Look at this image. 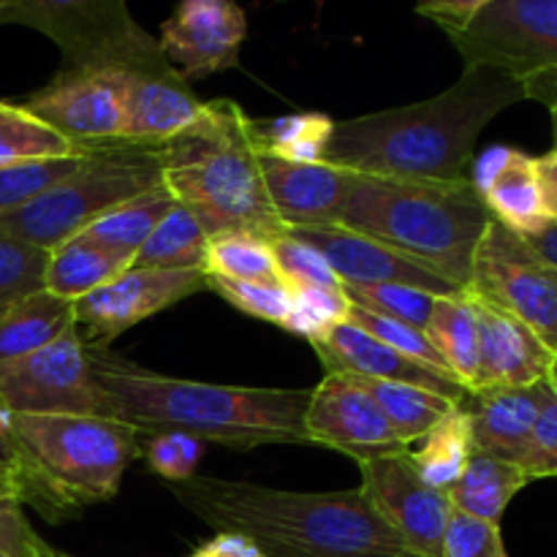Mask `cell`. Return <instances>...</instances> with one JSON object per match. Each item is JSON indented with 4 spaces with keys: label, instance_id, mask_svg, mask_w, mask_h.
Here are the masks:
<instances>
[{
    "label": "cell",
    "instance_id": "obj_1",
    "mask_svg": "<svg viewBox=\"0 0 557 557\" xmlns=\"http://www.w3.org/2000/svg\"><path fill=\"white\" fill-rule=\"evenodd\" d=\"M525 98V85L504 71L466 69L455 85L428 101L335 123L324 163L364 177L466 180L482 131Z\"/></svg>",
    "mask_w": 557,
    "mask_h": 557
},
{
    "label": "cell",
    "instance_id": "obj_2",
    "mask_svg": "<svg viewBox=\"0 0 557 557\" xmlns=\"http://www.w3.org/2000/svg\"><path fill=\"white\" fill-rule=\"evenodd\" d=\"M90 373L103 400V417L139 435L188 433L232 449L267 444H310L305 411L310 389H256L172 379L131 362L112 348L87 346Z\"/></svg>",
    "mask_w": 557,
    "mask_h": 557
},
{
    "label": "cell",
    "instance_id": "obj_3",
    "mask_svg": "<svg viewBox=\"0 0 557 557\" xmlns=\"http://www.w3.org/2000/svg\"><path fill=\"white\" fill-rule=\"evenodd\" d=\"M169 490L215 531L248 536L264 557H411L359 487L292 493L237 479L194 476Z\"/></svg>",
    "mask_w": 557,
    "mask_h": 557
},
{
    "label": "cell",
    "instance_id": "obj_4",
    "mask_svg": "<svg viewBox=\"0 0 557 557\" xmlns=\"http://www.w3.org/2000/svg\"><path fill=\"white\" fill-rule=\"evenodd\" d=\"M163 188L194 212L210 237L283 234L261 177L253 120L237 101L215 98L180 136L158 147Z\"/></svg>",
    "mask_w": 557,
    "mask_h": 557
},
{
    "label": "cell",
    "instance_id": "obj_5",
    "mask_svg": "<svg viewBox=\"0 0 557 557\" xmlns=\"http://www.w3.org/2000/svg\"><path fill=\"white\" fill-rule=\"evenodd\" d=\"M493 221L471 180L422 183L354 174L337 223L430 267L468 292L473 253Z\"/></svg>",
    "mask_w": 557,
    "mask_h": 557
},
{
    "label": "cell",
    "instance_id": "obj_6",
    "mask_svg": "<svg viewBox=\"0 0 557 557\" xmlns=\"http://www.w3.org/2000/svg\"><path fill=\"white\" fill-rule=\"evenodd\" d=\"M9 430L22 504L38 506L49 520L112 500L141 455V435L112 417L16 413Z\"/></svg>",
    "mask_w": 557,
    "mask_h": 557
},
{
    "label": "cell",
    "instance_id": "obj_7",
    "mask_svg": "<svg viewBox=\"0 0 557 557\" xmlns=\"http://www.w3.org/2000/svg\"><path fill=\"white\" fill-rule=\"evenodd\" d=\"M163 185L158 147L98 145L85 161L30 199L27 205L0 215V232L20 243L52 253L69 239L79 237L90 223L114 207Z\"/></svg>",
    "mask_w": 557,
    "mask_h": 557
},
{
    "label": "cell",
    "instance_id": "obj_8",
    "mask_svg": "<svg viewBox=\"0 0 557 557\" xmlns=\"http://www.w3.org/2000/svg\"><path fill=\"white\" fill-rule=\"evenodd\" d=\"M0 25H27L52 38L63 52V71H174L158 38L120 0H0Z\"/></svg>",
    "mask_w": 557,
    "mask_h": 557
},
{
    "label": "cell",
    "instance_id": "obj_9",
    "mask_svg": "<svg viewBox=\"0 0 557 557\" xmlns=\"http://www.w3.org/2000/svg\"><path fill=\"white\" fill-rule=\"evenodd\" d=\"M468 294L515 315L557 354V270L525 237L493 221L473 253Z\"/></svg>",
    "mask_w": 557,
    "mask_h": 557
},
{
    "label": "cell",
    "instance_id": "obj_10",
    "mask_svg": "<svg viewBox=\"0 0 557 557\" xmlns=\"http://www.w3.org/2000/svg\"><path fill=\"white\" fill-rule=\"evenodd\" d=\"M449 41L466 69L484 65L520 82L557 71V0H482Z\"/></svg>",
    "mask_w": 557,
    "mask_h": 557
},
{
    "label": "cell",
    "instance_id": "obj_11",
    "mask_svg": "<svg viewBox=\"0 0 557 557\" xmlns=\"http://www.w3.org/2000/svg\"><path fill=\"white\" fill-rule=\"evenodd\" d=\"M0 411L103 417V400L90 373L87 343L76 324L49 346L0 364Z\"/></svg>",
    "mask_w": 557,
    "mask_h": 557
},
{
    "label": "cell",
    "instance_id": "obj_12",
    "mask_svg": "<svg viewBox=\"0 0 557 557\" xmlns=\"http://www.w3.org/2000/svg\"><path fill=\"white\" fill-rule=\"evenodd\" d=\"M128 74L60 71L44 90L20 101L30 117L74 147L114 145L123 139Z\"/></svg>",
    "mask_w": 557,
    "mask_h": 557
},
{
    "label": "cell",
    "instance_id": "obj_13",
    "mask_svg": "<svg viewBox=\"0 0 557 557\" xmlns=\"http://www.w3.org/2000/svg\"><path fill=\"white\" fill-rule=\"evenodd\" d=\"M362 493L375 515L400 536L411 557H441L451 517L449 493L430 487L406 455L359 462Z\"/></svg>",
    "mask_w": 557,
    "mask_h": 557
},
{
    "label": "cell",
    "instance_id": "obj_14",
    "mask_svg": "<svg viewBox=\"0 0 557 557\" xmlns=\"http://www.w3.org/2000/svg\"><path fill=\"white\" fill-rule=\"evenodd\" d=\"M205 288V270L131 267L112 283L74 302L76 330L82 332L87 346L109 348L114 337L128 332L139 321L150 319Z\"/></svg>",
    "mask_w": 557,
    "mask_h": 557
},
{
    "label": "cell",
    "instance_id": "obj_15",
    "mask_svg": "<svg viewBox=\"0 0 557 557\" xmlns=\"http://www.w3.org/2000/svg\"><path fill=\"white\" fill-rule=\"evenodd\" d=\"M305 433L310 444L343 451L357 462L408 451L362 381L343 373H326L324 381L310 389Z\"/></svg>",
    "mask_w": 557,
    "mask_h": 557
},
{
    "label": "cell",
    "instance_id": "obj_16",
    "mask_svg": "<svg viewBox=\"0 0 557 557\" xmlns=\"http://www.w3.org/2000/svg\"><path fill=\"white\" fill-rule=\"evenodd\" d=\"M286 234L319 250L343 286H386V283H392V286L419 288V292L433 294V297L462 294V288H457L455 283H449L430 267L386 248L379 239L351 232L341 223L286 228Z\"/></svg>",
    "mask_w": 557,
    "mask_h": 557
},
{
    "label": "cell",
    "instance_id": "obj_17",
    "mask_svg": "<svg viewBox=\"0 0 557 557\" xmlns=\"http://www.w3.org/2000/svg\"><path fill=\"white\" fill-rule=\"evenodd\" d=\"M248 16L228 0H185L161 25L163 54L185 79L237 69Z\"/></svg>",
    "mask_w": 557,
    "mask_h": 557
},
{
    "label": "cell",
    "instance_id": "obj_18",
    "mask_svg": "<svg viewBox=\"0 0 557 557\" xmlns=\"http://www.w3.org/2000/svg\"><path fill=\"white\" fill-rule=\"evenodd\" d=\"M261 177L283 228L332 226L354 185V172L332 163H294L261 152Z\"/></svg>",
    "mask_w": 557,
    "mask_h": 557
},
{
    "label": "cell",
    "instance_id": "obj_19",
    "mask_svg": "<svg viewBox=\"0 0 557 557\" xmlns=\"http://www.w3.org/2000/svg\"><path fill=\"white\" fill-rule=\"evenodd\" d=\"M553 395V384L533 386H487L468 389L460 408L468 413L473 438V455L517 462L525 457L533 428L544 403Z\"/></svg>",
    "mask_w": 557,
    "mask_h": 557
},
{
    "label": "cell",
    "instance_id": "obj_20",
    "mask_svg": "<svg viewBox=\"0 0 557 557\" xmlns=\"http://www.w3.org/2000/svg\"><path fill=\"white\" fill-rule=\"evenodd\" d=\"M313 348L321 362H324L326 373L354 375V379L362 381H392V384L422 386V389L451 397L457 403L468 392L449 373H441V370L403 357L400 351L384 346V343L370 337L359 326L348 324V321H343L330 335L313 343Z\"/></svg>",
    "mask_w": 557,
    "mask_h": 557
},
{
    "label": "cell",
    "instance_id": "obj_21",
    "mask_svg": "<svg viewBox=\"0 0 557 557\" xmlns=\"http://www.w3.org/2000/svg\"><path fill=\"white\" fill-rule=\"evenodd\" d=\"M479 321V386H533L549 379L557 354L522 321L473 297Z\"/></svg>",
    "mask_w": 557,
    "mask_h": 557
},
{
    "label": "cell",
    "instance_id": "obj_22",
    "mask_svg": "<svg viewBox=\"0 0 557 557\" xmlns=\"http://www.w3.org/2000/svg\"><path fill=\"white\" fill-rule=\"evenodd\" d=\"M205 101L196 98L188 79L174 71L163 74H128L123 145L163 147L199 117Z\"/></svg>",
    "mask_w": 557,
    "mask_h": 557
},
{
    "label": "cell",
    "instance_id": "obj_23",
    "mask_svg": "<svg viewBox=\"0 0 557 557\" xmlns=\"http://www.w3.org/2000/svg\"><path fill=\"white\" fill-rule=\"evenodd\" d=\"M479 196L490 215L520 237H533L553 223L547 205H544L536 158L517 147H511L504 166L495 172V177Z\"/></svg>",
    "mask_w": 557,
    "mask_h": 557
},
{
    "label": "cell",
    "instance_id": "obj_24",
    "mask_svg": "<svg viewBox=\"0 0 557 557\" xmlns=\"http://www.w3.org/2000/svg\"><path fill=\"white\" fill-rule=\"evenodd\" d=\"M131 267L134 256L101 248L85 237H74L49 253L44 288L69 302H79L82 297L103 288Z\"/></svg>",
    "mask_w": 557,
    "mask_h": 557
},
{
    "label": "cell",
    "instance_id": "obj_25",
    "mask_svg": "<svg viewBox=\"0 0 557 557\" xmlns=\"http://www.w3.org/2000/svg\"><path fill=\"white\" fill-rule=\"evenodd\" d=\"M76 324L74 302L58 294L33 292L0 315V364L27 357L58 341Z\"/></svg>",
    "mask_w": 557,
    "mask_h": 557
},
{
    "label": "cell",
    "instance_id": "obj_26",
    "mask_svg": "<svg viewBox=\"0 0 557 557\" xmlns=\"http://www.w3.org/2000/svg\"><path fill=\"white\" fill-rule=\"evenodd\" d=\"M531 482L533 479L517 462L473 455L460 482L449 490L451 509L500 525V517L509 509L515 495Z\"/></svg>",
    "mask_w": 557,
    "mask_h": 557
},
{
    "label": "cell",
    "instance_id": "obj_27",
    "mask_svg": "<svg viewBox=\"0 0 557 557\" xmlns=\"http://www.w3.org/2000/svg\"><path fill=\"white\" fill-rule=\"evenodd\" d=\"M433 346L438 348L441 359L449 373L460 381L466 389L479 386V321L473 310L471 294H451L438 297L424 326Z\"/></svg>",
    "mask_w": 557,
    "mask_h": 557
},
{
    "label": "cell",
    "instance_id": "obj_28",
    "mask_svg": "<svg viewBox=\"0 0 557 557\" xmlns=\"http://www.w3.org/2000/svg\"><path fill=\"white\" fill-rule=\"evenodd\" d=\"M471 457V422H468V413L462 411L460 403L438 428H433L419 441L417 449H408V460L417 468L419 476L441 493H449L460 482Z\"/></svg>",
    "mask_w": 557,
    "mask_h": 557
},
{
    "label": "cell",
    "instance_id": "obj_29",
    "mask_svg": "<svg viewBox=\"0 0 557 557\" xmlns=\"http://www.w3.org/2000/svg\"><path fill=\"white\" fill-rule=\"evenodd\" d=\"M362 381V379H359ZM364 389L373 395L386 422L397 433V438L411 449L433 428H438L457 408V400L411 384H392V381H362Z\"/></svg>",
    "mask_w": 557,
    "mask_h": 557
},
{
    "label": "cell",
    "instance_id": "obj_30",
    "mask_svg": "<svg viewBox=\"0 0 557 557\" xmlns=\"http://www.w3.org/2000/svg\"><path fill=\"white\" fill-rule=\"evenodd\" d=\"M210 234L201 226L199 218L183 205H174L169 215L147 237V243L136 250L134 267H152V270H205Z\"/></svg>",
    "mask_w": 557,
    "mask_h": 557
},
{
    "label": "cell",
    "instance_id": "obj_31",
    "mask_svg": "<svg viewBox=\"0 0 557 557\" xmlns=\"http://www.w3.org/2000/svg\"><path fill=\"white\" fill-rule=\"evenodd\" d=\"M174 205H177L174 196L161 185V188L147 190V194L109 210L107 215L90 223L79 237L90 239V243L101 245V248L136 256V250L147 243V237L156 232L158 223L169 215Z\"/></svg>",
    "mask_w": 557,
    "mask_h": 557
},
{
    "label": "cell",
    "instance_id": "obj_32",
    "mask_svg": "<svg viewBox=\"0 0 557 557\" xmlns=\"http://www.w3.org/2000/svg\"><path fill=\"white\" fill-rule=\"evenodd\" d=\"M335 120L321 112H299L275 120H253L261 152L294 163H321Z\"/></svg>",
    "mask_w": 557,
    "mask_h": 557
},
{
    "label": "cell",
    "instance_id": "obj_33",
    "mask_svg": "<svg viewBox=\"0 0 557 557\" xmlns=\"http://www.w3.org/2000/svg\"><path fill=\"white\" fill-rule=\"evenodd\" d=\"M205 275H218L226 281H281L270 239L256 234L210 237Z\"/></svg>",
    "mask_w": 557,
    "mask_h": 557
},
{
    "label": "cell",
    "instance_id": "obj_34",
    "mask_svg": "<svg viewBox=\"0 0 557 557\" xmlns=\"http://www.w3.org/2000/svg\"><path fill=\"white\" fill-rule=\"evenodd\" d=\"M79 150L85 147H74L60 139L54 131L30 117L20 103L0 101V166L36 161V158L74 156Z\"/></svg>",
    "mask_w": 557,
    "mask_h": 557
},
{
    "label": "cell",
    "instance_id": "obj_35",
    "mask_svg": "<svg viewBox=\"0 0 557 557\" xmlns=\"http://www.w3.org/2000/svg\"><path fill=\"white\" fill-rule=\"evenodd\" d=\"M87 150H90V147L74 152V156L36 158V161H20L9 163V166H0V215L27 205V201L36 199L38 194L52 188L54 183L69 177V174L85 161Z\"/></svg>",
    "mask_w": 557,
    "mask_h": 557
},
{
    "label": "cell",
    "instance_id": "obj_36",
    "mask_svg": "<svg viewBox=\"0 0 557 557\" xmlns=\"http://www.w3.org/2000/svg\"><path fill=\"white\" fill-rule=\"evenodd\" d=\"M348 308H351V302L343 294V288L294 286L292 308L283 321V330L305 337L313 346L348 319Z\"/></svg>",
    "mask_w": 557,
    "mask_h": 557
},
{
    "label": "cell",
    "instance_id": "obj_37",
    "mask_svg": "<svg viewBox=\"0 0 557 557\" xmlns=\"http://www.w3.org/2000/svg\"><path fill=\"white\" fill-rule=\"evenodd\" d=\"M346 321H348V324L359 326L362 332H368L370 337L381 341L384 346L400 351L403 357L413 359V362L428 364V368L441 370V373H449L446 362L441 359L438 348L433 346V341H430L428 332H424V330H417V326H411V324H403V321L386 319V315L370 313V310L359 308V305H351V308H348V319ZM451 379H455V375H451ZM457 384H460V381H457Z\"/></svg>",
    "mask_w": 557,
    "mask_h": 557
},
{
    "label": "cell",
    "instance_id": "obj_38",
    "mask_svg": "<svg viewBox=\"0 0 557 557\" xmlns=\"http://www.w3.org/2000/svg\"><path fill=\"white\" fill-rule=\"evenodd\" d=\"M49 253L0 232V315L22 297L44 288Z\"/></svg>",
    "mask_w": 557,
    "mask_h": 557
},
{
    "label": "cell",
    "instance_id": "obj_39",
    "mask_svg": "<svg viewBox=\"0 0 557 557\" xmlns=\"http://www.w3.org/2000/svg\"><path fill=\"white\" fill-rule=\"evenodd\" d=\"M207 288L243 313L270 324L283 326L292 308V286L283 277L281 281H226V277L207 275Z\"/></svg>",
    "mask_w": 557,
    "mask_h": 557
},
{
    "label": "cell",
    "instance_id": "obj_40",
    "mask_svg": "<svg viewBox=\"0 0 557 557\" xmlns=\"http://www.w3.org/2000/svg\"><path fill=\"white\" fill-rule=\"evenodd\" d=\"M343 294L351 305H359L370 313L386 315V319L403 321V324H411L417 330L428 326L433 305L438 299L433 294L419 292V288L392 286V283H386V286H343Z\"/></svg>",
    "mask_w": 557,
    "mask_h": 557
},
{
    "label": "cell",
    "instance_id": "obj_41",
    "mask_svg": "<svg viewBox=\"0 0 557 557\" xmlns=\"http://www.w3.org/2000/svg\"><path fill=\"white\" fill-rule=\"evenodd\" d=\"M141 455H145L147 466L152 473L163 479L166 484H183L199 476V462L205 457V441L194 438L188 433H158V435H141Z\"/></svg>",
    "mask_w": 557,
    "mask_h": 557
},
{
    "label": "cell",
    "instance_id": "obj_42",
    "mask_svg": "<svg viewBox=\"0 0 557 557\" xmlns=\"http://www.w3.org/2000/svg\"><path fill=\"white\" fill-rule=\"evenodd\" d=\"M272 253H275L277 272L288 286H319V288H343L332 267L326 264L324 256L315 248H310L302 239L292 234H277L270 239Z\"/></svg>",
    "mask_w": 557,
    "mask_h": 557
},
{
    "label": "cell",
    "instance_id": "obj_43",
    "mask_svg": "<svg viewBox=\"0 0 557 557\" xmlns=\"http://www.w3.org/2000/svg\"><path fill=\"white\" fill-rule=\"evenodd\" d=\"M441 557H509L500 525L476 520L462 511H451L446 525Z\"/></svg>",
    "mask_w": 557,
    "mask_h": 557
},
{
    "label": "cell",
    "instance_id": "obj_44",
    "mask_svg": "<svg viewBox=\"0 0 557 557\" xmlns=\"http://www.w3.org/2000/svg\"><path fill=\"white\" fill-rule=\"evenodd\" d=\"M58 549L49 547L30 520L20 498H0V557H49Z\"/></svg>",
    "mask_w": 557,
    "mask_h": 557
},
{
    "label": "cell",
    "instance_id": "obj_45",
    "mask_svg": "<svg viewBox=\"0 0 557 557\" xmlns=\"http://www.w3.org/2000/svg\"><path fill=\"white\" fill-rule=\"evenodd\" d=\"M522 471L536 482V479H557V392L544 403L539 422L533 428L531 444H528L525 457L520 460Z\"/></svg>",
    "mask_w": 557,
    "mask_h": 557
},
{
    "label": "cell",
    "instance_id": "obj_46",
    "mask_svg": "<svg viewBox=\"0 0 557 557\" xmlns=\"http://www.w3.org/2000/svg\"><path fill=\"white\" fill-rule=\"evenodd\" d=\"M482 0H430V3L417 5V14L428 16L430 22L441 27L446 36H455L471 22Z\"/></svg>",
    "mask_w": 557,
    "mask_h": 557
},
{
    "label": "cell",
    "instance_id": "obj_47",
    "mask_svg": "<svg viewBox=\"0 0 557 557\" xmlns=\"http://www.w3.org/2000/svg\"><path fill=\"white\" fill-rule=\"evenodd\" d=\"M188 557H264V553L243 533L218 531L210 542L196 547Z\"/></svg>",
    "mask_w": 557,
    "mask_h": 557
},
{
    "label": "cell",
    "instance_id": "obj_48",
    "mask_svg": "<svg viewBox=\"0 0 557 557\" xmlns=\"http://www.w3.org/2000/svg\"><path fill=\"white\" fill-rule=\"evenodd\" d=\"M539 169V183H542L544 205H547L549 218L557 223V152H547V156L536 158Z\"/></svg>",
    "mask_w": 557,
    "mask_h": 557
},
{
    "label": "cell",
    "instance_id": "obj_49",
    "mask_svg": "<svg viewBox=\"0 0 557 557\" xmlns=\"http://www.w3.org/2000/svg\"><path fill=\"white\" fill-rule=\"evenodd\" d=\"M525 85L528 98H536L542 103L557 101V71H547V74H536L531 79L522 82Z\"/></svg>",
    "mask_w": 557,
    "mask_h": 557
},
{
    "label": "cell",
    "instance_id": "obj_50",
    "mask_svg": "<svg viewBox=\"0 0 557 557\" xmlns=\"http://www.w3.org/2000/svg\"><path fill=\"white\" fill-rule=\"evenodd\" d=\"M525 239L549 267H555L557 270V223H549L544 232L533 234V237H525Z\"/></svg>",
    "mask_w": 557,
    "mask_h": 557
},
{
    "label": "cell",
    "instance_id": "obj_51",
    "mask_svg": "<svg viewBox=\"0 0 557 557\" xmlns=\"http://www.w3.org/2000/svg\"><path fill=\"white\" fill-rule=\"evenodd\" d=\"M0 466L9 468V471H14L16 468L14 444H11V430H9V413L3 411H0Z\"/></svg>",
    "mask_w": 557,
    "mask_h": 557
},
{
    "label": "cell",
    "instance_id": "obj_52",
    "mask_svg": "<svg viewBox=\"0 0 557 557\" xmlns=\"http://www.w3.org/2000/svg\"><path fill=\"white\" fill-rule=\"evenodd\" d=\"M0 498H20L22 500V487L20 479L9 468H0Z\"/></svg>",
    "mask_w": 557,
    "mask_h": 557
},
{
    "label": "cell",
    "instance_id": "obj_53",
    "mask_svg": "<svg viewBox=\"0 0 557 557\" xmlns=\"http://www.w3.org/2000/svg\"><path fill=\"white\" fill-rule=\"evenodd\" d=\"M547 107H549V117H553V141H555L553 150L557 152V101L547 103Z\"/></svg>",
    "mask_w": 557,
    "mask_h": 557
},
{
    "label": "cell",
    "instance_id": "obj_54",
    "mask_svg": "<svg viewBox=\"0 0 557 557\" xmlns=\"http://www.w3.org/2000/svg\"><path fill=\"white\" fill-rule=\"evenodd\" d=\"M549 384L555 386V392H557V357H555V364H553V370H549Z\"/></svg>",
    "mask_w": 557,
    "mask_h": 557
},
{
    "label": "cell",
    "instance_id": "obj_55",
    "mask_svg": "<svg viewBox=\"0 0 557 557\" xmlns=\"http://www.w3.org/2000/svg\"><path fill=\"white\" fill-rule=\"evenodd\" d=\"M49 557H65L63 553H54V555H49Z\"/></svg>",
    "mask_w": 557,
    "mask_h": 557
},
{
    "label": "cell",
    "instance_id": "obj_56",
    "mask_svg": "<svg viewBox=\"0 0 557 557\" xmlns=\"http://www.w3.org/2000/svg\"><path fill=\"white\" fill-rule=\"evenodd\" d=\"M65 557H71V555H65Z\"/></svg>",
    "mask_w": 557,
    "mask_h": 557
},
{
    "label": "cell",
    "instance_id": "obj_57",
    "mask_svg": "<svg viewBox=\"0 0 557 557\" xmlns=\"http://www.w3.org/2000/svg\"><path fill=\"white\" fill-rule=\"evenodd\" d=\"M0 468H3V466H0Z\"/></svg>",
    "mask_w": 557,
    "mask_h": 557
}]
</instances>
